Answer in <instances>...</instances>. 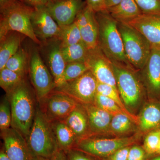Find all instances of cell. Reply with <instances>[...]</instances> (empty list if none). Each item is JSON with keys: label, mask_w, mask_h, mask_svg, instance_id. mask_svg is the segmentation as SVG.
<instances>
[{"label": "cell", "mask_w": 160, "mask_h": 160, "mask_svg": "<svg viewBox=\"0 0 160 160\" xmlns=\"http://www.w3.org/2000/svg\"><path fill=\"white\" fill-rule=\"evenodd\" d=\"M95 17L98 26V46L103 53L112 63L132 68L126 58L117 21L107 10L95 12Z\"/></svg>", "instance_id": "obj_1"}, {"label": "cell", "mask_w": 160, "mask_h": 160, "mask_svg": "<svg viewBox=\"0 0 160 160\" xmlns=\"http://www.w3.org/2000/svg\"><path fill=\"white\" fill-rule=\"evenodd\" d=\"M11 106L12 127L27 138L31 129L36 108L34 98L25 80L7 93Z\"/></svg>", "instance_id": "obj_2"}, {"label": "cell", "mask_w": 160, "mask_h": 160, "mask_svg": "<svg viewBox=\"0 0 160 160\" xmlns=\"http://www.w3.org/2000/svg\"><path fill=\"white\" fill-rule=\"evenodd\" d=\"M117 87L126 109L136 115L147 97L139 72L130 67L112 63Z\"/></svg>", "instance_id": "obj_3"}, {"label": "cell", "mask_w": 160, "mask_h": 160, "mask_svg": "<svg viewBox=\"0 0 160 160\" xmlns=\"http://www.w3.org/2000/svg\"><path fill=\"white\" fill-rule=\"evenodd\" d=\"M26 140L30 156L50 159L60 149L52 122L39 107H37L34 121Z\"/></svg>", "instance_id": "obj_4"}, {"label": "cell", "mask_w": 160, "mask_h": 160, "mask_svg": "<svg viewBox=\"0 0 160 160\" xmlns=\"http://www.w3.org/2000/svg\"><path fill=\"white\" fill-rule=\"evenodd\" d=\"M33 9L34 8L21 0H16L9 6L0 9V38L9 32H16L37 44H41L32 26L31 18Z\"/></svg>", "instance_id": "obj_5"}, {"label": "cell", "mask_w": 160, "mask_h": 160, "mask_svg": "<svg viewBox=\"0 0 160 160\" xmlns=\"http://www.w3.org/2000/svg\"><path fill=\"white\" fill-rule=\"evenodd\" d=\"M118 26L122 39L126 59L132 69L139 71L149 59L151 45L139 32L128 23L118 22Z\"/></svg>", "instance_id": "obj_6"}, {"label": "cell", "mask_w": 160, "mask_h": 160, "mask_svg": "<svg viewBox=\"0 0 160 160\" xmlns=\"http://www.w3.org/2000/svg\"><path fill=\"white\" fill-rule=\"evenodd\" d=\"M140 135L109 138L101 135H90L78 140L73 148L98 159L109 156L119 149L137 144Z\"/></svg>", "instance_id": "obj_7"}, {"label": "cell", "mask_w": 160, "mask_h": 160, "mask_svg": "<svg viewBox=\"0 0 160 160\" xmlns=\"http://www.w3.org/2000/svg\"><path fill=\"white\" fill-rule=\"evenodd\" d=\"M29 62L31 82L38 99L42 101L55 89L54 79L37 50L32 52Z\"/></svg>", "instance_id": "obj_8"}, {"label": "cell", "mask_w": 160, "mask_h": 160, "mask_svg": "<svg viewBox=\"0 0 160 160\" xmlns=\"http://www.w3.org/2000/svg\"><path fill=\"white\" fill-rule=\"evenodd\" d=\"M98 81L88 70L79 77L66 82L57 91L68 95L82 105L94 104Z\"/></svg>", "instance_id": "obj_9"}, {"label": "cell", "mask_w": 160, "mask_h": 160, "mask_svg": "<svg viewBox=\"0 0 160 160\" xmlns=\"http://www.w3.org/2000/svg\"><path fill=\"white\" fill-rule=\"evenodd\" d=\"M138 72L148 100H160V49L152 48L147 62Z\"/></svg>", "instance_id": "obj_10"}, {"label": "cell", "mask_w": 160, "mask_h": 160, "mask_svg": "<svg viewBox=\"0 0 160 160\" xmlns=\"http://www.w3.org/2000/svg\"><path fill=\"white\" fill-rule=\"evenodd\" d=\"M85 62L98 82L110 85L117 89L111 62L103 53L99 46L88 50Z\"/></svg>", "instance_id": "obj_11"}, {"label": "cell", "mask_w": 160, "mask_h": 160, "mask_svg": "<svg viewBox=\"0 0 160 160\" xmlns=\"http://www.w3.org/2000/svg\"><path fill=\"white\" fill-rule=\"evenodd\" d=\"M31 22L35 34L40 41L58 39L60 26L51 16L46 6L34 8Z\"/></svg>", "instance_id": "obj_12"}, {"label": "cell", "mask_w": 160, "mask_h": 160, "mask_svg": "<svg viewBox=\"0 0 160 160\" xmlns=\"http://www.w3.org/2000/svg\"><path fill=\"white\" fill-rule=\"evenodd\" d=\"M86 4L83 0H50L46 7L59 26L74 22L80 10Z\"/></svg>", "instance_id": "obj_13"}, {"label": "cell", "mask_w": 160, "mask_h": 160, "mask_svg": "<svg viewBox=\"0 0 160 160\" xmlns=\"http://www.w3.org/2000/svg\"><path fill=\"white\" fill-rule=\"evenodd\" d=\"M44 99L46 106L43 112L51 122L64 121L79 104L68 95L58 91Z\"/></svg>", "instance_id": "obj_14"}, {"label": "cell", "mask_w": 160, "mask_h": 160, "mask_svg": "<svg viewBox=\"0 0 160 160\" xmlns=\"http://www.w3.org/2000/svg\"><path fill=\"white\" fill-rule=\"evenodd\" d=\"M4 149L11 160H29L30 152L26 138L13 127L1 131Z\"/></svg>", "instance_id": "obj_15"}, {"label": "cell", "mask_w": 160, "mask_h": 160, "mask_svg": "<svg viewBox=\"0 0 160 160\" xmlns=\"http://www.w3.org/2000/svg\"><path fill=\"white\" fill-rule=\"evenodd\" d=\"M128 24L148 40L152 48L160 49V16L142 14Z\"/></svg>", "instance_id": "obj_16"}, {"label": "cell", "mask_w": 160, "mask_h": 160, "mask_svg": "<svg viewBox=\"0 0 160 160\" xmlns=\"http://www.w3.org/2000/svg\"><path fill=\"white\" fill-rule=\"evenodd\" d=\"M138 128L141 133L160 129V100H148L140 109Z\"/></svg>", "instance_id": "obj_17"}, {"label": "cell", "mask_w": 160, "mask_h": 160, "mask_svg": "<svg viewBox=\"0 0 160 160\" xmlns=\"http://www.w3.org/2000/svg\"><path fill=\"white\" fill-rule=\"evenodd\" d=\"M82 105L88 116L90 135L109 134L113 115L94 104Z\"/></svg>", "instance_id": "obj_18"}, {"label": "cell", "mask_w": 160, "mask_h": 160, "mask_svg": "<svg viewBox=\"0 0 160 160\" xmlns=\"http://www.w3.org/2000/svg\"><path fill=\"white\" fill-rule=\"evenodd\" d=\"M49 46L47 60L50 72L55 83V89H58L65 84L64 72L66 63L62 54L59 40L54 39Z\"/></svg>", "instance_id": "obj_19"}, {"label": "cell", "mask_w": 160, "mask_h": 160, "mask_svg": "<svg viewBox=\"0 0 160 160\" xmlns=\"http://www.w3.org/2000/svg\"><path fill=\"white\" fill-rule=\"evenodd\" d=\"M64 121L75 135L78 141L90 135L88 116L82 104H79Z\"/></svg>", "instance_id": "obj_20"}, {"label": "cell", "mask_w": 160, "mask_h": 160, "mask_svg": "<svg viewBox=\"0 0 160 160\" xmlns=\"http://www.w3.org/2000/svg\"><path fill=\"white\" fill-rule=\"evenodd\" d=\"M25 36L16 32H9L0 38V70L5 68L7 61L15 54Z\"/></svg>", "instance_id": "obj_21"}, {"label": "cell", "mask_w": 160, "mask_h": 160, "mask_svg": "<svg viewBox=\"0 0 160 160\" xmlns=\"http://www.w3.org/2000/svg\"><path fill=\"white\" fill-rule=\"evenodd\" d=\"M106 10L119 22L128 23L142 14L135 0H122L118 5Z\"/></svg>", "instance_id": "obj_22"}, {"label": "cell", "mask_w": 160, "mask_h": 160, "mask_svg": "<svg viewBox=\"0 0 160 160\" xmlns=\"http://www.w3.org/2000/svg\"><path fill=\"white\" fill-rule=\"evenodd\" d=\"M138 130L137 124L125 113H120L112 116L109 134L114 135L116 137L130 136Z\"/></svg>", "instance_id": "obj_23"}, {"label": "cell", "mask_w": 160, "mask_h": 160, "mask_svg": "<svg viewBox=\"0 0 160 160\" xmlns=\"http://www.w3.org/2000/svg\"><path fill=\"white\" fill-rule=\"evenodd\" d=\"M52 126L60 149L66 152L73 148L77 142V138L65 122L54 121Z\"/></svg>", "instance_id": "obj_24"}, {"label": "cell", "mask_w": 160, "mask_h": 160, "mask_svg": "<svg viewBox=\"0 0 160 160\" xmlns=\"http://www.w3.org/2000/svg\"><path fill=\"white\" fill-rule=\"evenodd\" d=\"M60 27V33L58 39L59 40L62 47L82 42L80 28L75 22L70 25Z\"/></svg>", "instance_id": "obj_25"}, {"label": "cell", "mask_w": 160, "mask_h": 160, "mask_svg": "<svg viewBox=\"0 0 160 160\" xmlns=\"http://www.w3.org/2000/svg\"><path fill=\"white\" fill-rule=\"evenodd\" d=\"M80 29L82 42L88 50L98 46L99 29L95 14L87 26Z\"/></svg>", "instance_id": "obj_26"}, {"label": "cell", "mask_w": 160, "mask_h": 160, "mask_svg": "<svg viewBox=\"0 0 160 160\" xmlns=\"http://www.w3.org/2000/svg\"><path fill=\"white\" fill-rule=\"evenodd\" d=\"M61 50L66 64L74 62H85L88 52V49L82 42L62 47Z\"/></svg>", "instance_id": "obj_27"}, {"label": "cell", "mask_w": 160, "mask_h": 160, "mask_svg": "<svg viewBox=\"0 0 160 160\" xmlns=\"http://www.w3.org/2000/svg\"><path fill=\"white\" fill-rule=\"evenodd\" d=\"M28 58L26 50L20 47L17 52L7 61L5 67L24 77L27 68H29Z\"/></svg>", "instance_id": "obj_28"}, {"label": "cell", "mask_w": 160, "mask_h": 160, "mask_svg": "<svg viewBox=\"0 0 160 160\" xmlns=\"http://www.w3.org/2000/svg\"><path fill=\"white\" fill-rule=\"evenodd\" d=\"M97 92L98 94L102 95L113 100L121 107L125 113L129 117L131 118L138 125L137 116L132 114L127 110L116 88L107 84L98 82Z\"/></svg>", "instance_id": "obj_29"}, {"label": "cell", "mask_w": 160, "mask_h": 160, "mask_svg": "<svg viewBox=\"0 0 160 160\" xmlns=\"http://www.w3.org/2000/svg\"><path fill=\"white\" fill-rule=\"evenodd\" d=\"M24 77L6 67L0 70V86L6 93L11 91L22 81Z\"/></svg>", "instance_id": "obj_30"}, {"label": "cell", "mask_w": 160, "mask_h": 160, "mask_svg": "<svg viewBox=\"0 0 160 160\" xmlns=\"http://www.w3.org/2000/svg\"><path fill=\"white\" fill-rule=\"evenodd\" d=\"M160 142V129H155L146 133L142 147L151 158L157 155Z\"/></svg>", "instance_id": "obj_31"}, {"label": "cell", "mask_w": 160, "mask_h": 160, "mask_svg": "<svg viewBox=\"0 0 160 160\" xmlns=\"http://www.w3.org/2000/svg\"><path fill=\"white\" fill-rule=\"evenodd\" d=\"M88 70L89 68L84 62L67 63L64 72L65 83L76 79Z\"/></svg>", "instance_id": "obj_32"}, {"label": "cell", "mask_w": 160, "mask_h": 160, "mask_svg": "<svg viewBox=\"0 0 160 160\" xmlns=\"http://www.w3.org/2000/svg\"><path fill=\"white\" fill-rule=\"evenodd\" d=\"M94 105L100 109L111 113L112 115L120 113L126 114L113 100L98 93H97L96 95Z\"/></svg>", "instance_id": "obj_33"}, {"label": "cell", "mask_w": 160, "mask_h": 160, "mask_svg": "<svg viewBox=\"0 0 160 160\" xmlns=\"http://www.w3.org/2000/svg\"><path fill=\"white\" fill-rule=\"evenodd\" d=\"M12 125L11 106L9 99L6 97L0 105V129L1 131L10 128Z\"/></svg>", "instance_id": "obj_34"}, {"label": "cell", "mask_w": 160, "mask_h": 160, "mask_svg": "<svg viewBox=\"0 0 160 160\" xmlns=\"http://www.w3.org/2000/svg\"><path fill=\"white\" fill-rule=\"evenodd\" d=\"M142 13L160 16V0H135Z\"/></svg>", "instance_id": "obj_35"}, {"label": "cell", "mask_w": 160, "mask_h": 160, "mask_svg": "<svg viewBox=\"0 0 160 160\" xmlns=\"http://www.w3.org/2000/svg\"><path fill=\"white\" fill-rule=\"evenodd\" d=\"M95 12L86 4L78 13L74 22L80 29L85 27L94 16Z\"/></svg>", "instance_id": "obj_36"}, {"label": "cell", "mask_w": 160, "mask_h": 160, "mask_svg": "<svg viewBox=\"0 0 160 160\" xmlns=\"http://www.w3.org/2000/svg\"><path fill=\"white\" fill-rule=\"evenodd\" d=\"M149 158L142 146L137 144L130 146L127 160H148Z\"/></svg>", "instance_id": "obj_37"}, {"label": "cell", "mask_w": 160, "mask_h": 160, "mask_svg": "<svg viewBox=\"0 0 160 160\" xmlns=\"http://www.w3.org/2000/svg\"><path fill=\"white\" fill-rule=\"evenodd\" d=\"M68 160H99L86 152L72 148L66 152Z\"/></svg>", "instance_id": "obj_38"}, {"label": "cell", "mask_w": 160, "mask_h": 160, "mask_svg": "<svg viewBox=\"0 0 160 160\" xmlns=\"http://www.w3.org/2000/svg\"><path fill=\"white\" fill-rule=\"evenodd\" d=\"M130 146L119 149L109 156L99 160H127Z\"/></svg>", "instance_id": "obj_39"}, {"label": "cell", "mask_w": 160, "mask_h": 160, "mask_svg": "<svg viewBox=\"0 0 160 160\" xmlns=\"http://www.w3.org/2000/svg\"><path fill=\"white\" fill-rule=\"evenodd\" d=\"M87 5L90 7L95 12L106 10L104 0H86Z\"/></svg>", "instance_id": "obj_40"}, {"label": "cell", "mask_w": 160, "mask_h": 160, "mask_svg": "<svg viewBox=\"0 0 160 160\" xmlns=\"http://www.w3.org/2000/svg\"><path fill=\"white\" fill-rule=\"evenodd\" d=\"M23 2L33 8L46 6L50 0H21Z\"/></svg>", "instance_id": "obj_41"}, {"label": "cell", "mask_w": 160, "mask_h": 160, "mask_svg": "<svg viewBox=\"0 0 160 160\" xmlns=\"http://www.w3.org/2000/svg\"><path fill=\"white\" fill-rule=\"evenodd\" d=\"M50 160H68V158L66 152L59 149L52 156Z\"/></svg>", "instance_id": "obj_42"}, {"label": "cell", "mask_w": 160, "mask_h": 160, "mask_svg": "<svg viewBox=\"0 0 160 160\" xmlns=\"http://www.w3.org/2000/svg\"><path fill=\"white\" fill-rule=\"evenodd\" d=\"M122 0H104L106 9L118 5Z\"/></svg>", "instance_id": "obj_43"}, {"label": "cell", "mask_w": 160, "mask_h": 160, "mask_svg": "<svg viewBox=\"0 0 160 160\" xmlns=\"http://www.w3.org/2000/svg\"><path fill=\"white\" fill-rule=\"evenodd\" d=\"M16 0H0V9H3L14 2Z\"/></svg>", "instance_id": "obj_44"}, {"label": "cell", "mask_w": 160, "mask_h": 160, "mask_svg": "<svg viewBox=\"0 0 160 160\" xmlns=\"http://www.w3.org/2000/svg\"><path fill=\"white\" fill-rule=\"evenodd\" d=\"M0 160H11L6 154L3 148L0 152Z\"/></svg>", "instance_id": "obj_45"}, {"label": "cell", "mask_w": 160, "mask_h": 160, "mask_svg": "<svg viewBox=\"0 0 160 160\" xmlns=\"http://www.w3.org/2000/svg\"><path fill=\"white\" fill-rule=\"evenodd\" d=\"M29 160H50V159L39 156H30Z\"/></svg>", "instance_id": "obj_46"}, {"label": "cell", "mask_w": 160, "mask_h": 160, "mask_svg": "<svg viewBox=\"0 0 160 160\" xmlns=\"http://www.w3.org/2000/svg\"><path fill=\"white\" fill-rule=\"evenodd\" d=\"M148 160H160V155H156L149 158Z\"/></svg>", "instance_id": "obj_47"}, {"label": "cell", "mask_w": 160, "mask_h": 160, "mask_svg": "<svg viewBox=\"0 0 160 160\" xmlns=\"http://www.w3.org/2000/svg\"><path fill=\"white\" fill-rule=\"evenodd\" d=\"M157 155H160V142L159 145L158 149Z\"/></svg>", "instance_id": "obj_48"}]
</instances>
